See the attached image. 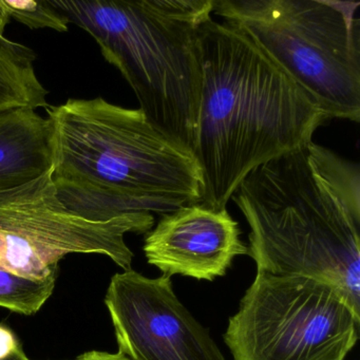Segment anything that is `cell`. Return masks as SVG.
Returning a JSON list of instances; mask_svg holds the SVG:
<instances>
[{
    "label": "cell",
    "mask_w": 360,
    "mask_h": 360,
    "mask_svg": "<svg viewBox=\"0 0 360 360\" xmlns=\"http://www.w3.org/2000/svg\"><path fill=\"white\" fill-rule=\"evenodd\" d=\"M231 200L257 273L315 278L360 315V167L317 143L255 168Z\"/></svg>",
    "instance_id": "6da1fadb"
},
{
    "label": "cell",
    "mask_w": 360,
    "mask_h": 360,
    "mask_svg": "<svg viewBox=\"0 0 360 360\" xmlns=\"http://www.w3.org/2000/svg\"><path fill=\"white\" fill-rule=\"evenodd\" d=\"M201 50L193 153L203 180L199 204L223 210L250 172L309 144L330 119L240 29L212 18Z\"/></svg>",
    "instance_id": "7a4b0ae2"
},
{
    "label": "cell",
    "mask_w": 360,
    "mask_h": 360,
    "mask_svg": "<svg viewBox=\"0 0 360 360\" xmlns=\"http://www.w3.org/2000/svg\"><path fill=\"white\" fill-rule=\"evenodd\" d=\"M46 109L53 127V182L75 214L91 221L162 216L201 201L203 180L193 153L170 142L140 109L101 96Z\"/></svg>",
    "instance_id": "3957f363"
},
{
    "label": "cell",
    "mask_w": 360,
    "mask_h": 360,
    "mask_svg": "<svg viewBox=\"0 0 360 360\" xmlns=\"http://www.w3.org/2000/svg\"><path fill=\"white\" fill-rule=\"evenodd\" d=\"M91 35L164 136L193 153L201 100L203 27L214 0H49Z\"/></svg>",
    "instance_id": "277c9868"
},
{
    "label": "cell",
    "mask_w": 360,
    "mask_h": 360,
    "mask_svg": "<svg viewBox=\"0 0 360 360\" xmlns=\"http://www.w3.org/2000/svg\"><path fill=\"white\" fill-rule=\"evenodd\" d=\"M360 3L214 0V14L245 32L332 119L360 121Z\"/></svg>",
    "instance_id": "5b68a950"
},
{
    "label": "cell",
    "mask_w": 360,
    "mask_h": 360,
    "mask_svg": "<svg viewBox=\"0 0 360 360\" xmlns=\"http://www.w3.org/2000/svg\"><path fill=\"white\" fill-rule=\"evenodd\" d=\"M359 328L328 282L257 273L223 337L233 360H345Z\"/></svg>",
    "instance_id": "8992f818"
},
{
    "label": "cell",
    "mask_w": 360,
    "mask_h": 360,
    "mask_svg": "<svg viewBox=\"0 0 360 360\" xmlns=\"http://www.w3.org/2000/svg\"><path fill=\"white\" fill-rule=\"evenodd\" d=\"M155 217L136 212L91 221L69 210L58 197L53 166L37 180L0 193V267L32 278L58 273L69 254H100L130 271L127 233H147Z\"/></svg>",
    "instance_id": "52a82bcc"
},
{
    "label": "cell",
    "mask_w": 360,
    "mask_h": 360,
    "mask_svg": "<svg viewBox=\"0 0 360 360\" xmlns=\"http://www.w3.org/2000/svg\"><path fill=\"white\" fill-rule=\"evenodd\" d=\"M105 304L119 352L130 360H226L210 330L180 302L172 278L130 271L111 278Z\"/></svg>",
    "instance_id": "ba28073f"
},
{
    "label": "cell",
    "mask_w": 360,
    "mask_h": 360,
    "mask_svg": "<svg viewBox=\"0 0 360 360\" xmlns=\"http://www.w3.org/2000/svg\"><path fill=\"white\" fill-rule=\"evenodd\" d=\"M241 233L227 210L191 204L162 214L143 250L147 262L164 276L214 281L226 275L235 258L248 255Z\"/></svg>",
    "instance_id": "9c48e42d"
},
{
    "label": "cell",
    "mask_w": 360,
    "mask_h": 360,
    "mask_svg": "<svg viewBox=\"0 0 360 360\" xmlns=\"http://www.w3.org/2000/svg\"><path fill=\"white\" fill-rule=\"evenodd\" d=\"M53 127L35 109L0 110V193L37 180L53 166Z\"/></svg>",
    "instance_id": "30bf717a"
},
{
    "label": "cell",
    "mask_w": 360,
    "mask_h": 360,
    "mask_svg": "<svg viewBox=\"0 0 360 360\" xmlns=\"http://www.w3.org/2000/svg\"><path fill=\"white\" fill-rule=\"evenodd\" d=\"M37 53L0 33V110L47 108L48 90L37 77Z\"/></svg>",
    "instance_id": "8fae6325"
},
{
    "label": "cell",
    "mask_w": 360,
    "mask_h": 360,
    "mask_svg": "<svg viewBox=\"0 0 360 360\" xmlns=\"http://www.w3.org/2000/svg\"><path fill=\"white\" fill-rule=\"evenodd\" d=\"M56 280V274L32 278L0 267V307L22 315H33L53 294Z\"/></svg>",
    "instance_id": "7c38bea8"
},
{
    "label": "cell",
    "mask_w": 360,
    "mask_h": 360,
    "mask_svg": "<svg viewBox=\"0 0 360 360\" xmlns=\"http://www.w3.org/2000/svg\"><path fill=\"white\" fill-rule=\"evenodd\" d=\"M10 18L28 28L52 29L56 32H68V18L52 7L49 0H6Z\"/></svg>",
    "instance_id": "4fadbf2b"
},
{
    "label": "cell",
    "mask_w": 360,
    "mask_h": 360,
    "mask_svg": "<svg viewBox=\"0 0 360 360\" xmlns=\"http://www.w3.org/2000/svg\"><path fill=\"white\" fill-rule=\"evenodd\" d=\"M24 351L15 333L5 324L0 323V360H9Z\"/></svg>",
    "instance_id": "5bb4252c"
},
{
    "label": "cell",
    "mask_w": 360,
    "mask_h": 360,
    "mask_svg": "<svg viewBox=\"0 0 360 360\" xmlns=\"http://www.w3.org/2000/svg\"><path fill=\"white\" fill-rule=\"evenodd\" d=\"M77 360H130L120 353H108V352L90 351L82 354Z\"/></svg>",
    "instance_id": "9a60e30c"
},
{
    "label": "cell",
    "mask_w": 360,
    "mask_h": 360,
    "mask_svg": "<svg viewBox=\"0 0 360 360\" xmlns=\"http://www.w3.org/2000/svg\"><path fill=\"white\" fill-rule=\"evenodd\" d=\"M9 360H30L29 359L28 356H27V354L25 353V351L20 352V354H18V355L14 356V357H12L11 359Z\"/></svg>",
    "instance_id": "2e32d148"
}]
</instances>
